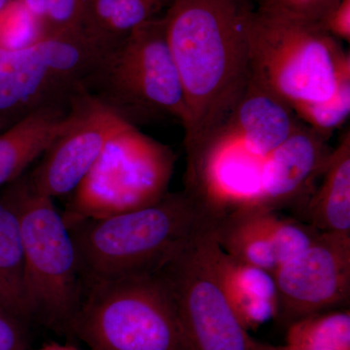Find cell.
I'll return each instance as SVG.
<instances>
[{
  "label": "cell",
  "mask_w": 350,
  "mask_h": 350,
  "mask_svg": "<svg viewBox=\"0 0 350 350\" xmlns=\"http://www.w3.org/2000/svg\"><path fill=\"white\" fill-rule=\"evenodd\" d=\"M275 319L285 326L320 312L347 308L350 300V234L320 232L308 247L273 273Z\"/></svg>",
  "instance_id": "10"
},
{
  "label": "cell",
  "mask_w": 350,
  "mask_h": 350,
  "mask_svg": "<svg viewBox=\"0 0 350 350\" xmlns=\"http://www.w3.org/2000/svg\"><path fill=\"white\" fill-rule=\"evenodd\" d=\"M265 350H291L288 349L286 345L284 347H271V345H266V349Z\"/></svg>",
  "instance_id": "29"
},
{
  "label": "cell",
  "mask_w": 350,
  "mask_h": 350,
  "mask_svg": "<svg viewBox=\"0 0 350 350\" xmlns=\"http://www.w3.org/2000/svg\"><path fill=\"white\" fill-rule=\"evenodd\" d=\"M36 38V27L19 0H11L0 13V46L17 47Z\"/></svg>",
  "instance_id": "24"
},
{
  "label": "cell",
  "mask_w": 350,
  "mask_h": 350,
  "mask_svg": "<svg viewBox=\"0 0 350 350\" xmlns=\"http://www.w3.org/2000/svg\"><path fill=\"white\" fill-rule=\"evenodd\" d=\"M175 160L170 146L124 124L70 195L62 213L66 225L155 204L169 193Z\"/></svg>",
  "instance_id": "7"
},
{
  "label": "cell",
  "mask_w": 350,
  "mask_h": 350,
  "mask_svg": "<svg viewBox=\"0 0 350 350\" xmlns=\"http://www.w3.org/2000/svg\"><path fill=\"white\" fill-rule=\"evenodd\" d=\"M330 137L301 124L265 159L256 197L250 206L282 211L303 208L332 152Z\"/></svg>",
  "instance_id": "12"
},
{
  "label": "cell",
  "mask_w": 350,
  "mask_h": 350,
  "mask_svg": "<svg viewBox=\"0 0 350 350\" xmlns=\"http://www.w3.org/2000/svg\"><path fill=\"white\" fill-rule=\"evenodd\" d=\"M19 216L25 284L32 321L68 330L82 295L77 252L54 200L32 190L25 174L7 185Z\"/></svg>",
  "instance_id": "6"
},
{
  "label": "cell",
  "mask_w": 350,
  "mask_h": 350,
  "mask_svg": "<svg viewBox=\"0 0 350 350\" xmlns=\"http://www.w3.org/2000/svg\"><path fill=\"white\" fill-rule=\"evenodd\" d=\"M19 119L11 118V117L0 116V131L5 130V129L12 125V124L15 123Z\"/></svg>",
  "instance_id": "28"
},
{
  "label": "cell",
  "mask_w": 350,
  "mask_h": 350,
  "mask_svg": "<svg viewBox=\"0 0 350 350\" xmlns=\"http://www.w3.org/2000/svg\"><path fill=\"white\" fill-rule=\"evenodd\" d=\"M87 92L135 126L172 118L185 126V94L163 16L140 25L108 51Z\"/></svg>",
  "instance_id": "5"
},
{
  "label": "cell",
  "mask_w": 350,
  "mask_h": 350,
  "mask_svg": "<svg viewBox=\"0 0 350 350\" xmlns=\"http://www.w3.org/2000/svg\"><path fill=\"white\" fill-rule=\"evenodd\" d=\"M291 350H350V310L334 308L313 313L287 326Z\"/></svg>",
  "instance_id": "20"
},
{
  "label": "cell",
  "mask_w": 350,
  "mask_h": 350,
  "mask_svg": "<svg viewBox=\"0 0 350 350\" xmlns=\"http://www.w3.org/2000/svg\"><path fill=\"white\" fill-rule=\"evenodd\" d=\"M165 5L167 0H90L81 29L110 50L140 25L160 17Z\"/></svg>",
  "instance_id": "19"
},
{
  "label": "cell",
  "mask_w": 350,
  "mask_h": 350,
  "mask_svg": "<svg viewBox=\"0 0 350 350\" xmlns=\"http://www.w3.org/2000/svg\"><path fill=\"white\" fill-rule=\"evenodd\" d=\"M214 226L191 239L157 273L176 308L192 350H265L226 298L213 265Z\"/></svg>",
  "instance_id": "9"
},
{
  "label": "cell",
  "mask_w": 350,
  "mask_h": 350,
  "mask_svg": "<svg viewBox=\"0 0 350 350\" xmlns=\"http://www.w3.org/2000/svg\"><path fill=\"white\" fill-rule=\"evenodd\" d=\"M327 32L338 41L350 40V0H340L323 22Z\"/></svg>",
  "instance_id": "26"
},
{
  "label": "cell",
  "mask_w": 350,
  "mask_h": 350,
  "mask_svg": "<svg viewBox=\"0 0 350 350\" xmlns=\"http://www.w3.org/2000/svg\"><path fill=\"white\" fill-rule=\"evenodd\" d=\"M73 100L36 110L0 131V189L24 175L63 133Z\"/></svg>",
  "instance_id": "15"
},
{
  "label": "cell",
  "mask_w": 350,
  "mask_h": 350,
  "mask_svg": "<svg viewBox=\"0 0 350 350\" xmlns=\"http://www.w3.org/2000/svg\"><path fill=\"white\" fill-rule=\"evenodd\" d=\"M29 327L0 304V350H27L31 344Z\"/></svg>",
  "instance_id": "25"
},
{
  "label": "cell",
  "mask_w": 350,
  "mask_h": 350,
  "mask_svg": "<svg viewBox=\"0 0 350 350\" xmlns=\"http://www.w3.org/2000/svg\"><path fill=\"white\" fill-rule=\"evenodd\" d=\"M301 124L289 105L250 79L229 118L206 139L219 138L265 159L284 144Z\"/></svg>",
  "instance_id": "14"
},
{
  "label": "cell",
  "mask_w": 350,
  "mask_h": 350,
  "mask_svg": "<svg viewBox=\"0 0 350 350\" xmlns=\"http://www.w3.org/2000/svg\"><path fill=\"white\" fill-rule=\"evenodd\" d=\"M19 1L33 22L36 38H42L81 29L90 0Z\"/></svg>",
  "instance_id": "21"
},
{
  "label": "cell",
  "mask_w": 350,
  "mask_h": 350,
  "mask_svg": "<svg viewBox=\"0 0 350 350\" xmlns=\"http://www.w3.org/2000/svg\"><path fill=\"white\" fill-rule=\"evenodd\" d=\"M0 304L31 325L25 284L19 216L7 186L0 189Z\"/></svg>",
  "instance_id": "18"
},
{
  "label": "cell",
  "mask_w": 350,
  "mask_h": 350,
  "mask_svg": "<svg viewBox=\"0 0 350 350\" xmlns=\"http://www.w3.org/2000/svg\"><path fill=\"white\" fill-rule=\"evenodd\" d=\"M124 124L88 92L76 96L68 126L27 174L32 190L53 200L72 194Z\"/></svg>",
  "instance_id": "11"
},
{
  "label": "cell",
  "mask_w": 350,
  "mask_h": 350,
  "mask_svg": "<svg viewBox=\"0 0 350 350\" xmlns=\"http://www.w3.org/2000/svg\"><path fill=\"white\" fill-rule=\"evenodd\" d=\"M294 112L301 123L331 137V133L349 117L350 77L340 83L336 93L328 100L304 105Z\"/></svg>",
  "instance_id": "22"
},
{
  "label": "cell",
  "mask_w": 350,
  "mask_h": 350,
  "mask_svg": "<svg viewBox=\"0 0 350 350\" xmlns=\"http://www.w3.org/2000/svg\"><path fill=\"white\" fill-rule=\"evenodd\" d=\"M215 221L186 191L137 211L69 228L83 282L156 273Z\"/></svg>",
  "instance_id": "2"
},
{
  "label": "cell",
  "mask_w": 350,
  "mask_h": 350,
  "mask_svg": "<svg viewBox=\"0 0 350 350\" xmlns=\"http://www.w3.org/2000/svg\"><path fill=\"white\" fill-rule=\"evenodd\" d=\"M81 29L36 38L17 47L0 46V116L70 103L108 52Z\"/></svg>",
  "instance_id": "8"
},
{
  "label": "cell",
  "mask_w": 350,
  "mask_h": 350,
  "mask_svg": "<svg viewBox=\"0 0 350 350\" xmlns=\"http://www.w3.org/2000/svg\"><path fill=\"white\" fill-rule=\"evenodd\" d=\"M250 79L295 111L330 98L350 77V55L321 25L254 8L248 24Z\"/></svg>",
  "instance_id": "3"
},
{
  "label": "cell",
  "mask_w": 350,
  "mask_h": 350,
  "mask_svg": "<svg viewBox=\"0 0 350 350\" xmlns=\"http://www.w3.org/2000/svg\"><path fill=\"white\" fill-rule=\"evenodd\" d=\"M306 222L320 232L350 234V133L332 149L323 172L301 208Z\"/></svg>",
  "instance_id": "17"
},
{
  "label": "cell",
  "mask_w": 350,
  "mask_h": 350,
  "mask_svg": "<svg viewBox=\"0 0 350 350\" xmlns=\"http://www.w3.org/2000/svg\"><path fill=\"white\" fill-rule=\"evenodd\" d=\"M292 217L282 211L244 206L221 217L214 227L219 247L244 262L273 273L293 238Z\"/></svg>",
  "instance_id": "13"
},
{
  "label": "cell",
  "mask_w": 350,
  "mask_h": 350,
  "mask_svg": "<svg viewBox=\"0 0 350 350\" xmlns=\"http://www.w3.org/2000/svg\"><path fill=\"white\" fill-rule=\"evenodd\" d=\"M36 350H80L78 347L72 345H62L53 342V344H48L40 347Z\"/></svg>",
  "instance_id": "27"
},
{
  "label": "cell",
  "mask_w": 350,
  "mask_h": 350,
  "mask_svg": "<svg viewBox=\"0 0 350 350\" xmlns=\"http://www.w3.org/2000/svg\"><path fill=\"white\" fill-rule=\"evenodd\" d=\"M11 0H0V13H1V11L5 8L7 4Z\"/></svg>",
  "instance_id": "30"
},
{
  "label": "cell",
  "mask_w": 350,
  "mask_h": 350,
  "mask_svg": "<svg viewBox=\"0 0 350 350\" xmlns=\"http://www.w3.org/2000/svg\"><path fill=\"white\" fill-rule=\"evenodd\" d=\"M165 34L185 94L186 152L218 130L250 80V0H167Z\"/></svg>",
  "instance_id": "1"
},
{
  "label": "cell",
  "mask_w": 350,
  "mask_h": 350,
  "mask_svg": "<svg viewBox=\"0 0 350 350\" xmlns=\"http://www.w3.org/2000/svg\"><path fill=\"white\" fill-rule=\"evenodd\" d=\"M213 265L220 286L246 330L275 319L278 292L273 273L231 256L214 241Z\"/></svg>",
  "instance_id": "16"
},
{
  "label": "cell",
  "mask_w": 350,
  "mask_h": 350,
  "mask_svg": "<svg viewBox=\"0 0 350 350\" xmlns=\"http://www.w3.org/2000/svg\"><path fill=\"white\" fill-rule=\"evenodd\" d=\"M340 0H260L265 12L321 25Z\"/></svg>",
  "instance_id": "23"
},
{
  "label": "cell",
  "mask_w": 350,
  "mask_h": 350,
  "mask_svg": "<svg viewBox=\"0 0 350 350\" xmlns=\"http://www.w3.org/2000/svg\"><path fill=\"white\" fill-rule=\"evenodd\" d=\"M68 332L90 350H192L157 271L83 282Z\"/></svg>",
  "instance_id": "4"
}]
</instances>
